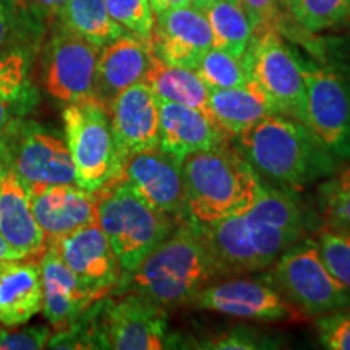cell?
I'll return each mask as SVG.
<instances>
[{"mask_svg":"<svg viewBox=\"0 0 350 350\" xmlns=\"http://www.w3.org/2000/svg\"><path fill=\"white\" fill-rule=\"evenodd\" d=\"M203 232L219 278H227L271 268L291 245L306 237V224L292 191L262 183L248 211L203 227Z\"/></svg>","mask_w":350,"mask_h":350,"instance_id":"1","label":"cell"},{"mask_svg":"<svg viewBox=\"0 0 350 350\" xmlns=\"http://www.w3.org/2000/svg\"><path fill=\"white\" fill-rule=\"evenodd\" d=\"M235 150L260 180L286 191H299L325 180L340 163L308 125L271 113L235 137Z\"/></svg>","mask_w":350,"mask_h":350,"instance_id":"2","label":"cell"},{"mask_svg":"<svg viewBox=\"0 0 350 350\" xmlns=\"http://www.w3.org/2000/svg\"><path fill=\"white\" fill-rule=\"evenodd\" d=\"M219 279L203 227L178 222L113 291H135L163 308L188 305L196 292Z\"/></svg>","mask_w":350,"mask_h":350,"instance_id":"3","label":"cell"},{"mask_svg":"<svg viewBox=\"0 0 350 350\" xmlns=\"http://www.w3.org/2000/svg\"><path fill=\"white\" fill-rule=\"evenodd\" d=\"M188 219L208 227L252 208L262 182L248 161L229 144L183 157Z\"/></svg>","mask_w":350,"mask_h":350,"instance_id":"4","label":"cell"},{"mask_svg":"<svg viewBox=\"0 0 350 350\" xmlns=\"http://www.w3.org/2000/svg\"><path fill=\"white\" fill-rule=\"evenodd\" d=\"M308 126L340 164L350 161V41L319 46L300 60Z\"/></svg>","mask_w":350,"mask_h":350,"instance_id":"5","label":"cell"},{"mask_svg":"<svg viewBox=\"0 0 350 350\" xmlns=\"http://www.w3.org/2000/svg\"><path fill=\"white\" fill-rule=\"evenodd\" d=\"M98 193V226L126 275L167 237L178 221L150 206L122 180L100 188Z\"/></svg>","mask_w":350,"mask_h":350,"instance_id":"6","label":"cell"},{"mask_svg":"<svg viewBox=\"0 0 350 350\" xmlns=\"http://www.w3.org/2000/svg\"><path fill=\"white\" fill-rule=\"evenodd\" d=\"M62 120L77 185L98 191L119 180L120 164L106 104L96 98L67 104Z\"/></svg>","mask_w":350,"mask_h":350,"instance_id":"7","label":"cell"},{"mask_svg":"<svg viewBox=\"0 0 350 350\" xmlns=\"http://www.w3.org/2000/svg\"><path fill=\"white\" fill-rule=\"evenodd\" d=\"M268 278L304 317L318 318L350 306V291L327 269L314 239L291 245L271 265Z\"/></svg>","mask_w":350,"mask_h":350,"instance_id":"8","label":"cell"},{"mask_svg":"<svg viewBox=\"0 0 350 350\" xmlns=\"http://www.w3.org/2000/svg\"><path fill=\"white\" fill-rule=\"evenodd\" d=\"M91 305L99 349L159 350L178 347L167 323V310L135 291Z\"/></svg>","mask_w":350,"mask_h":350,"instance_id":"9","label":"cell"},{"mask_svg":"<svg viewBox=\"0 0 350 350\" xmlns=\"http://www.w3.org/2000/svg\"><path fill=\"white\" fill-rule=\"evenodd\" d=\"M248 77L260 85L282 116L308 125L306 88L300 59L278 29L253 34L242 57Z\"/></svg>","mask_w":350,"mask_h":350,"instance_id":"10","label":"cell"},{"mask_svg":"<svg viewBox=\"0 0 350 350\" xmlns=\"http://www.w3.org/2000/svg\"><path fill=\"white\" fill-rule=\"evenodd\" d=\"M0 159L25 187L42 183H77L67 142L36 122L18 120L0 148Z\"/></svg>","mask_w":350,"mask_h":350,"instance_id":"11","label":"cell"},{"mask_svg":"<svg viewBox=\"0 0 350 350\" xmlns=\"http://www.w3.org/2000/svg\"><path fill=\"white\" fill-rule=\"evenodd\" d=\"M188 305L250 321H299L304 318L268 275L265 279L247 274L214 279L196 292Z\"/></svg>","mask_w":350,"mask_h":350,"instance_id":"12","label":"cell"},{"mask_svg":"<svg viewBox=\"0 0 350 350\" xmlns=\"http://www.w3.org/2000/svg\"><path fill=\"white\" fill-rule=\"evenodd\" d=\"M100 47L60 28L44 52V88L57 103L73 104L96 96Z\"/></svg>","mask_w":350,"mask_h":350,"instance_id":"13","label":"cell"},{"mask_svg":"<svg viewBox=\"0 0 350 350\" xmlns=\"http://www.w3.org/2000/svg\"><path fill=\"white\" fill-rule=\"evenodd\" d=\"M119 180L157 211L169 214L178 222L190 221L182 163L161 148L131 154L122 165Z\"/></svg>","mask_w":350,"mask_h":350,"instance_id":"14","label":"cell"},{"mask_svg":"<svg viewBox=\"0 0 350 350\" xmlns=\"http://www.w3.org/2000/svg\"><path fill=\"white\" fill-rule=\"evenodd\" d=\"M26 190L47 245L98 222V191L86 190L77 183H42L26 187Z\"/></svg>","mask_w":350,"mask_h":350,"instance_id":"15","label":"cell"},{"mask_svg":"<svg viewBox=\"0 0 350 350\" xmlns=\"http://www.w3.org/2000/svg\"><path fill=\"white\" fill-rule=\"evenodd\" d=\"M49 245H54L65 265L99 299L120 286L124 271L98 222L81 227Z\"/></svg>","mask_w":350,"mask_h":350,"instance_id":"16","label":"cell"},{"mask_svg":"<svg viewBox=\"0 0 350 350\" xmlns=\"http://www.w3.org/2000/svg\"><path fill=\"white\" fill-rule=\"evenodd\" d=\"M109 116L120 169L131 154L159 148V99L144 81L120 91Z\"/></svg>","mask_w":350,"mask_h":350,"instance_id":"17","label":"cell"},{"mask_svg":"<svg viewBox=\"0 0 350 350\" xmlns=\"http://www.w3.org/2000/svg\"><path fill=\"white\" fill-rule=\"evenodd\" d=\"M150 47L165 64L196 70L213 47L211 26L196 5L169 8L156 15Z\"/></svg>","mask_w":350,"mask_h":350,"instance_id":"18","label":"cell"},{"mask_svg":"<svg viewBox=\"0 0 350 350\" xmlns=\"http://www.w3.org/2000/svg\"><path fill=\"white\" fill-rule=\"evenodd\" d=\"M229 142V135L208 112L185 104L159 100V148L178 163L188 154Z\"/></svg>","mask_w":350,"mask_h":350,"instance_id":"19","label":"cell"},{"mask_svg":"<svg viewBox=\"0 0 350 350\" xmlns=\"http://www.w3.org/2000/svg\"><path fill=\"white\" fill-rule=\"evenodd\" d=\"M42 314L55 331H62L77 321L99 300L83 286L75 273L65 265L54 245H47L41 256Z\"/></svg>","mask_w":350,"mask_h":350,"instance_id":"20","label":"cell"},{"mask_svg":"<svg viewBox=\"0 0 350 350\" xmlns=\"http://www.w3.org/2000/svg\"><path fill=\"white\" fill-rule=\"evenodd\" d=\"M0 235L16 258H41L47 248L28 190L7 165L0 170Z\"/></svg>","mask_w":350,"mask_h":350,"instance_id":"21","label":"cell"},{"mask_svg":"<svg viewBox=\"0 0 350 350\" xmlns=\"http://www.w3.org/2000/svg\"><path fill=\"white\" fill-rule=\"evenodd\" d=\"M151 47L133 34L125 33L99 52L96 67V99L109 107L120 91L144 81L150 67Z\"/></svg>","mask_w":350,"mask_h":350,"instance_id":"22","label":"cell"},{"mask_svg":"<svg viewBox=\"0 0 350 350\" xmlns=\"http://www.w3.org/2000/svg\"><path fill=\"white\" fill-rule=\"evenodd\" d=\"M41 258H16L0 262V325H26L42 312Z\"/></svg>","mask_w":350,"mask_h":350,"instance_id":"23","label":"cell"},{"mask_svg":"<svg viewBox=\"0 0 350 350\" xmlns=\"http://www.w3.org/2000/svg\"><path fill=\"white\" fill-rule=\"evenodd\" d=\"M208 113L230 138H235L278 111L265 90L250 78L243 86L209 88Z\"/></svg>","mask_w":350,"mask_h":350,"instance_id":"24","label":"cell"},{"mask_svg":"<svg viewBox=\"0 0 350 350\" xmlns=\"http://www.w3.org/2000/svg\"><path fill=\"white\" fill-rule=\"evenodd\" d=\"M144 83L151 88L159 100L185 104L208 112L209 88L195 70L165 64L151 52Z\"/></svg>","mask_w":350,"mask_h":350,"instance_id":"25","label":"cell"},{"mask_svg":"<svg viewBox=\"0 0 350 350\" xmlns=\"http://www.w3.org/2000/svg\"><path fill=\"white\" fill-rule=\"evenodd\" d=\"M213 31V47L242 59L253 38V28L242 3L230 0H196Z\"/></svg>","mask_w":350,"mask_h":350,"instance_id":"26","label":"cell"},{"mask_svg":"<svg viewBox=\"0 0 350 350\" xmlns=\"http://www.w3.org/2000/svg\"><path fill=\"white\" fill-rule=\"evenodd\" d=\"M57 16L64 29L100 49L126 33L111 18L106 0H68Z\"/></svg>","mask_w":350,"mask_h":350,"instance_id":"27","label":"cell"},{"mask_svg":"<svg viewBox=\"0 0 350 350\" xmlns=\"http://www.w3.org/2000/svg\"><path fill=\"white\" fill-rule=\"evenodd\" d=\"M284 7L310 33L350 29V0H286Z\"/></svg>","mask_w":350,"mask_h":350,"instance_id":"28","label":"cell"},{"mask_svg":"<svg viewBox=\"0 0 350 350\" xmlns=\"http://www.w3.org/2000/svg\"><path fill=\"white\" fill-rule=\"evenodd\" d=\"M318 206L326 226L350 234V161L319 183Z\"/></svg>","mask_w":350,"mask_h":350,"instance_id":"29","label":"cell"},{"mask_svg":"<svg viewBox=\"0 0 350 350\" xmlns=\"http://www.w3.org/2000/svg\"><path fill=\"white\" fill-rule=\"evenodd\" d=\"M195 72L208 88L243 86L250 80L242 59L216 47H211L203 55Z\"/></svg>","mask_w":350,"mask_h":350,"instance_id":"30","label":"cell"},{"mask_svg":"<svg viewBox=\"0 0 350 350\" xmlns=\"http://www.w3.org/2000/svg\"><path fill=\"white\" fill-rule=\"evenodd\" d=\"M314 242L319 255L338 281L350 291V234L325 226L317 232Z\"/></svg>","mask_w":350,"mask_h":350,"instance_id":"31","label":"cell"},{"mask_svg":"<svg viewBox=\"0 0 350 350\" xmlns=\"http://www.w3.org/2000/svg\"><path fill=\"white\" fill-rule=\"evenodd\" d=\"M111 18L126 33L150 44L154 29V10L150 0H106Z\"/></svg>","mask_w":350,"mask_h":350,"instance_id":"32","label":"cell"},{"mask_svg":"<svg viewBox=\"0 0 350 350\" xmlns=\"http://www.w3.org/2000/svg\"><path fill=\"white\" fill-rule=\"evenodd\" d=\"M200 349H219V350H247V349H274L278 340L260 334V332L247 326L232 327L227 332L209 338L204 342L196 345Z\"/></svg>","mask_w":350,"mask_h":350,"instance_id":"33","label":"cell"},{"mask_svg":"<svg viewBox=\"0 0 350 350\" xmlns=\"http://www.w3.org/2000/svg\"><path fill=\"white\" fill-rule=\"evenodd\" d=\"M319 342L331 350H350V306L317 318Z\"/></svg>","mask_w":350,"mask_h":350,"instance_id":"34","label":"cell"},{"mask_svg":"<svg viewBox=\"0 0 350 350\" xmlns=\"http://www.w3.org/2000/svg\"><path fill=\"white\" fill-rule=\"evenodd\" d=\"M52 329L46 325H33L16 329H0V350H38L47 347Z\"/></svg>","mask_w":350,"mask_h":350,"instance_id":"35","label":"cell"},{"mask_svg":"<svg viewBox=\"0 0 350 350\" xmlns=\"http://www.w3.org/2000/svg\"><path fill=\"white\" fill-rule=\"evenodd\" d=\"M253 34H260L268 29H278V0H240Z\"/></svg>","mask_w":350,"mask_h":350,"instance_id":"36","label":"cell"},{"mask_svg":"<svg viewBox=\"0 0 350 350\" xmlns=\"http://www.w3.org/2000/svg\"><path fill=\"white\" fill-rule=\"evenodd\" d=\"M21 119H23V113L20 112V109L12 100H8L0 91V148H2L8 131L15 125V122Z\"/></svg>","mask_w":350,"mask_h":350,"instance_id":"37","label":"cell"},{"mask_svg":"<svg viewBox=\"0 0 350 350\" xmlns=\"http://www.w3.org/2000/svg\"><path fill=\"white\" fill-rule=\"evenodd\" d=\"M39 15H57L68 0H20Z\"/></svg>","mask_w":350,"mask_h":350,"instance_id":"38","label":"cell"},{"mask_svg":"<svg viewBox=\"0 0 350 350\" xmlns=\"http://www.w3.org/2000/svg\"><path fill=\"white\" fill-rule=\"evenodd\" d=\"M12 28V8L8 0H0V52L7 44Z\"/></svg>","mask_w":350,"mask_h":350,"instance_id":"39","label":"cell"},{"mask_svg":"<svg viewBox=\"0 0 350 350\" xmlns=\"http://www.w3.org/2000/svg\"><path fill=\"white\" fill-rule=\"evenodd\" d=\"M154 15L157 13L169 10V8H177V7H187V5H195L196 0H150Z\"/></svg>","mask_w":350,"mask_h":350,"instance_id":"40","label":"cell"},{"mask_svg":"<svg viewBox=\"0 0 350 350\" xmlns=\"http://www.w3.org/2000/svg\"><path fill=\"white\" fill-rule=\"evenodd\" d=\"M7 260H16V256H15V253L12 252V248L8 247V243L3 240L2 235H0V262H3Z\"/></svg>","mask_w":350,"mask_h":350,"instance_id":"41","label":"cell"},{"mask_svg":"<svg viewBox=\"0 0 350 350\" xmlns=\"http://www.w3.org/2000/svg\"><path fill=\"white\" fill-rule=\"evenodd\" d=\"M3 169V163H2V159H0V170Z\"/></svg>","mask_w":350,"mask_h":350,"instance_id":"42","label":"cell"},{"mask_svg":"<svg viewBox=\"0 0 350 350\" xmlns=\"http://www.w3.org/2000/svg\"><path fill=\"white\" fill-rule=\"evenodd\" d=\"M278 2H281L282 5H286V0H278Z\"/></svg>","mask_w":350,"mask_h":350,"instance_id":"43","label":"cell"},{"mask_svg":"<svg viewBox=\"0 0 350 350\" xmlns=\"http://www.w3.org/2000/svg\"><path fill=\"white\" fill-rule=\"evenodd\" d=\"M230 2H240V0H230Z\"/></svg>","mask_w":350,"mask_h":350,"instance_id":"44","label":"cell"}]
</instances>
